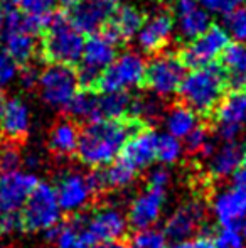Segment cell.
Instances as JSON below:
<instances>
[{
	"label": "cell",
	"instance_id": "obj_45",
	"mask_svg": "<svg viewBox=\"0 0 246 248\" xmlns=\"http://www.w3.org/2000/svg\"><path fill=\"white\" fill-rule=\"evenodd\" d=\"M17 78L20 79V85H22L24 88L30 90V88H34V86H37V81H39V73L36 71V68L27 66V68H24L22 71H19V76H17Z\"/></svg>",
	"mask_w": 246,
	"mask_h": 248
},
{
	"label": "cell",
	"instance_id": "obj_36",
	"mask_svg": "<svg viewBox=\"0 0 246 248\" xmlns=\"http://www.w3.org/2000/svg\"><path fill=\"white\" fill-rule=\"evenodd\" d=\"M216 248H246V238L240 232V226H221L214 236Z\"/></svg>",
	"mask_w": 246,
	"mask_h": 248
},
{
	"label": "cell",
	"instance_id": "obj_39",
	"mask_svg": "<svg viewBox=\"0 0 246 248\" xmlns=\"http://www.w3.org/2000/svg\"><path fill=\"white\" fill-rule=\"evenodd\" d=\"M19 76V64L3 49H0V88H5Z\"/></svg>",
	"mask_w": 246,
	"mask_h": 248
},
{
	"label": "cell",
	"instance_id": "obj_26",
	"mask_svg": "<svg viewBox=\"0 0 246 248\" xmlns=\"http://www.w3.org/2000/svg\"><path fill=\"white\" fill-rule=\"evenodd\" d=\"M164 124L167 128V134H171L175 139H186L194 128L199 125L197 122V113L190 110L189 107L182 105H175V107L169 108L165 111Z\"/></svg>",
	"mask_w": 246,
	"mask_h": 248
},
{
	"label": "cell",
	"instance_id": "obj_18",
	"mask_svg": "<svg viewBox=\"0 0 246 248\" xmlns=\"http://www.w3.org/2000/svg\"><path fill=\"white\" fill-rule=\"evenodd\" d=\"M118 7L112 0H83L71 7L68 17L79 32L93 34L108 22Z\"/></svg>",
	"mask_w": 246,
	"mask_h": 248
},
{
	"label": "cell",
	"instance_id": "obj_8",
	"mask_svg": "<svg viewBox=\"0 0 246 248\" xmlns=\"http://www.w3.org/2000/svg\"><path fill=\"white\" fill-rule=\"evenodd\" d=\"M54 189H56V196L62 211L79 213L88 208L95 194L103 187L98 172L83 174L78 170H69L58 179Z\"/></svg>",
	"mask_w": 246,
	"mask_h": 248
},
{
	"label": "cell",
	"instance_id": "obj_25",
	"mask_svg": "<svg viewBox=\"0 0 246 248\" xmlns=\"http://www.w3.org/2000/svg\"><path fill=\"white\" fill-rule=\"evenodd\" d=\"M79 128L72 120H61L49 134V149L58 155H71L78 149Z\"/></svg>",
	"mask_w": 246,
	"mask_h": 248
},
{
	"label": "cell",
	"instance_id": "obj_54",
	"mask_svg": "<svg viewBox=\"0 0 246 248\" xmlns=\"http://www.w3.org/2000/svg\"><path fill=\"white\" fill-rule=\"evenodd\" d=\"M0 157H2V145H0Z\"/></svg>",
	"mask_w": 246,
	"mask_h": 248
},
{
	"label": "cell",
	"instance_id": "obj_23",
	"mask_svg": "<svg viewBox=\"0 0 246 248\" xmlns=\"http://www.w3.org/2000/svg\"><path fill=\"white\" fill-rule=\"evenodd\" d=\"M243 150L240 144L234 140H226L223 145L214 149L211 157L207 159V169L214 179H226L233 176L243 157Z\"/></svg>",
	"mask_w": 246,
	"mask_h": 248
},
{
	"label": "cell",
	"instance_id": "obj_48",
	"mask_svg": "<svg viewBox=\"0 0 246 248\" xmlns=\"http://www.w3.org/2000/svg\"><path fill=\"white\" fill-rule=\"evenodd\" d=\"M79 2H83V0H61V3H64L66 7H72V5H76V3H79Z\"/></svg>",
	"mask_w": 246,
	"mask_h": 248
},
{
	"label": "cell",
	"instance_id": "obj_14",
	"mask_svg": "<svg viewBox=\"0 0 246 248\" xmlns=\"http://www.w3.org/2000/svg\"><path fill=\"white\" fill-rule=\"evenodd\" d=\"M206 216V208L199 199L186 201L165 219L164 235L167 240L174 242H184L189 240L201 228Z\"/></svg>",
	"mask_w": 246,
	"mask_h": 248
},
{
	"label": "cell",
	"instance_id": "obj_13",
	"mask_svg": "<svg viewBox=\"0 0 246 248\" xmlns=\"http://www.w3.org/2000/svg\"><path fill=\"white\" fill-rule=\"evenodd\" d=\"M216 132L224 142L234 140L246 125V90L238 88L226 93L214 108Z\"/></svg>",
	"mask_w": 246,
	"mask_h": 248
},
{
	"label": "cell",
	"instance_id": "obj_46",
	"mask_svg": "<svg viewBox=\"0 0 246 248\" xmlns=\"http://www.w3.org/2000/svg\"><path fill=\"white\" fill-rule=\"evenodd\" d=\"M233 181H234V186L246 191V149L243 150V157H241L240 164H238L236 170L233 174Z\"/></svg>",
	"mask_w": 246,
	"mask_h": 248
},
{
	"label": "cell",
	"instance_id": "obj_17",
	"mask_svg": "<svg viewBox=\"0 0 246 248\" xmlns=\"http://www.w3.org/2000/svg\"><path fill=\"white\" fill-rule=\"evenodd\" d=\"M165 206V189L148 186L131 201L128 209V226L135 230L152 228L160 219Z\"/></svg>",
	"mask_w": 246,
	"mask_h": 248
},
{
	"label": "cell",
	"instance_id": "obj_41",
	"mask_svg": "<svg viewBox=\"0 0 246 248\" xmlns=\"http://www.w3.org/2000/svg\"><path fill=\"white\" fill-rule=\"evenodd\" d=\"M167 248H216V243H214V236L201 233L184 242H174L172 245H167Z\"/></svg>",
	"mask_w": 246,
	"mask_h": 248
},
{
	"label": "cell",
	"instance_id": "obj_2",
	"mask_svg": "<svg viewBox=\"0 0 246 248\" xmlns=\"http://www.w3.org/2000/svg\"><path fill=\"white\" fill-rule=\"evenodd\" d=\"M230 75L224 66L213 62L186 73L177 93L181 95L182 103L197 115H209L226 95Z\"/></svg>",
	"mask_w": 246,
	"mask_h": 248
},
{
	"label": "cell",
	"instance_id": "obj_33",
	"mask_svg": "<svg viewBox=\"0 0 246 248\" xmlns=\"http://www.w3.org/2000/svg\"><path fill=\"white\" fill-rule=\"evenodd\" d=\"M184 147L181 144V139L172 137L171 134H162L159 135L157 140V160H160L162 164L169 166V164L177 162L182 157Z\"/></svg>",
	"mask_w": 246,
	"mask_h": 248
},
{
	"label": "cell",
	"instance_id": "obj_28",
	"mask_svg": "<svg viewBox=\"0 0 246 248\" xmlns=\"http://www.w3.org/2000/svg\"><path fill=\"white\" fill-rule=\"evenodd\" d=\"M49 235V238L54 242L56 248H89L91 242L88 240V236L83 232L81 223H78V219L68 225H58L53 230L46 232Z\"/></svg>",
	"mask_w": 246,
	"mask_h": 248
},
{
	"label": "cell",
	"instance_id": "obj_5",
	"mask_svg": "<svg viewBox=\"0 0 246 248\" xmlns=\"http://www.w3.org/2000/svg\"><path fill=\"white\" fill-rule=\"evenodd\" d=\"M120 41L110 32L106 27H101L96 32L89 34L85 39L81 59L78 62V81L83 86H95L100 75L112 64L118 54Z\"/></svg>",
	"mask_w": 246,
	"mask_h": 248
},
{
	"label": "cell",
	"instance_id": "obj_50",
	"mask_svg": "<svg viewBox=\"0 0 246 248\" xmlns=\"http://www.w3.org/2000/svg\"><path fill=\"white\" fill-rule=\"evenodd\" d=\"M3 107H5V100H3V96L0 95V117H2V111H3Z\"/></svg>",
	"mask_w": 246,
	"mask_h": 248
},
{
	"label": "cell",
	"instance_id": "obj_49",
	"mask_svg": "<svg viewBox=\"0 0 246 248\" xmlns=\"http://www.w3.org/2000/svg\"><path fill=\"white\" fill-rule=\"evenodd\" d=\"M240 232L243 233V236L246 238V216H245V219H243V221L240 223Z\"/></svg>",
	"mask_w": 246,
	"mask_h": 248
},
{
	"label": "cell",
	"instance_id": "obj_43",
	"mask_svg": "<svg viewBox=\"0 0 246 248\" xmlns=\"http://www.w3.org/2000/svg\"><path fill=\"white\" fill-rule=\"evenodd\" d=\"M24 230L20 213H9V215H0V232L3 233H17Z\"/></svg>",
	"mask_w": 246,
	"mask_h": 248
},
{
	"label": "cell",
	"instance_id": "obj_44",
	"mask_svg": "<svg viewBox=\"0 0 246 248\" xmlns=\"http://www.w3.org/2000/svg\"><path fill=\"white\" fill-rule=\"evenodd\" d=\"M169 181H171V174H169L167 169L164 167H159V169H154L148 176V186L152 187H159V189H165L169 186Z\"/></svg>",
	"mask_w": 246,
	"mask_h": 248
},
{
	"label": "cell",
	"instance_id": "obj_16",
	"mask_svg": "<svg viewBox=\"0 0 246 248\" xmlns=\"http://www.w3.org/2000/svg\"><path fill=\"white\" fill-rule=\"evenodd\" d=\"M157 140L159 134L152 128H137L125 142L118 159L133 170L140 172L147 169L154 160H157Z\"/></svg>",
	"mask_w": 246,
	"mask_h": 248
},
{
	"label": "cell",
	"instance_id": "obj_40",
	"mask_svg": "<svg viewBox=\"0 0 246 248\" xmlns=\"http://www.w3.org/2000/svg\"><path fill=\"white\" fill-rule=\"evenodd\" d=\"M184 140H186V149L189 150L190 154H199L201 150L204 149V145L211 140V137H209V134H207L206 128L197 125Z\"/></svg>",
	"mask_w": 246,
	"mask_h": 248
},
{
	"label": "cell",
	"instance_id": "obj_6",
	"mask_svg": "<svg viewBox=\"0 0 246 248\" xmlns=\"http://www.w3.org/2000/svg\"><path fill=\"white\" fill-rule=\"evenodd\" d=\"M61 206L56 196V189L49 183H37L27 201L24 202L20 218L27 232H49L59 225Z\"/></svg>",
	"mask_w": 246,
	"mask_h": 248
},
{
	"label": "cell",
	"instance_id": "obj_38",
	"mask_svg": "<svg viewBox=\"0 0 246 248\" xmlns=\"http://www.w3.org/2000/svg\"><path fill=\"white\" fill-rule=\"evenodd\" d=\"M197 2L209 14H216V16H228L246 5V0H197Z\"/></svg>",
	"mask_w": 246,
	"mask_h": 248
},
{
	"label": "cell",
	"instance_id": "obj_24",
	"mask_svg": "<svg viewBox=\"0 0 246 248\" xmlns=\"http://www.w3.org/2000/svg\"><path fill=\"white\" fill-rule=\"evenodd\" d=\"M144 20V14L138 9L131 5H120L103 27H106L122 43V41L131 39V37L137 36Z\"/></svg>",
	"mask_w": 246,
	"mask_h": 248
},
{
	"label": "cell",
	"instance_id": "obj_3",
	"mask_svg": "<svg viewBox=\"0 0 246 248\" xmlns=\"http://www.w3.org/2000/svg\"><path fill=\"white\" fill-rule=\"evenodd\" d=\"M85 34L71 24L68 16H54L43 37V54L53 64L74 66L81 59Z\"/></svg>",
	"mask_w": 246,
	"mask_h": 248
},
{
	"label": "cell",
	"instance_id": "obj_1",
	"mask_svg": "<svg viewBox=\"0 0 246 248\" xmlns=\"http://www.w3.org/2000/svg\"><path fill=\"white\" fill-rule=\"evenodd\" d=\"M142 124L133 118H110V120L88 122L79 132V160L91 169H100L112 164L122 152L125 142Z\"/></svg>",
	"mask_w": 246,
	"mask_h": 248
},
{
	"label": "cell",
	"instance_id": "obj_15",
	"mask_svg": "<svg viewBox=\"0 0 246 248\" xmlns=\"http://www.w3.org/2000/svg\"><path fill=\"white\" fill-rule=\"evenodd\" d=\"M39 183L30 172L9 170L0 176V215L20 213L24 202Z\"/></svg>",
	"mask_w": 246,
	"mask_h": 248
},
{
	"label": "cell",
	"instance_id": "obj_42",
	"mask_svg": "<svg viewBox=\"0 0 246 248\" xmlns=\"http://www.w3.org/2000/svg\"><path fill=\"white\" fill-rule=\"evenodd\" d=\"M22 162L20 152L15 147H5L2 149V157H0V169H3L5 172L9 170H17Z\"/></svg>",
	"mask_w": 246,
	"mask_h": 248
},
{
	"label": "cell",
	"instance_id": "obj_31",
	"mask_svg": "<svg viewBox=\"0 0 246 248\" xmlns=\"http://www.w3.org/2000/svg\"><path fill=\"white\" fill-rule=\"evenodd\" d=\"M96 98L98 95L93 92H81L79 90L66 110L69 111L72 118L76 120H86V122H96Z\"/></svg>",
	"mask_w": 246,
	"mask_h": 248
},
{
	"label": "cell",
	"instance_id": "obj_53",
	"mask_svg": "<svg viewBox=\"0 0 246 248\" xmlns=\"http://www.w3.org/2000/svg\"><path fill=\"white\" fill-rule=\"evenodd\" d=\"M0 29H2V12H0Z\"/></svg>",
	"mask_w": 246,
	"mask_h": 248
},
{
	"label": "cell",
	"instance_id": "obj_19",
	"mask_svg": "<svg viewBox=\"0 0 246 248\" xmlns=\"http://www.w3.org/2000/svg\"><path fill=\"white\" fill-rule=\"evenodd\" d=\"M174 26L181 39L186 43L196 39L211 26V14L197 0H175L174 2Z\"/></svg>",
	"mask_w": 246,
	"mask_h": 248
},
{
	"label": "cell",
	"instance_id": "obj_34",
	"mask_svg": "<svg viewBox=\"0 0 246 248\" xmlns=\"http://www.w3.org/2000/svg\"><path fill=\"white\" fill-rule=\"evenodd\" d=\"M131 248H167V238L164 232L155 228L137 230L131 238Z\"/></svg>",
	"mask_w": 246,
	"mask_h": 248
},
{
	"label": "cell",
	"instance_id": "obj_32",
	"mask_svg": "<svg viewBox=\"0 0 246 248\" xmlns=\"http://www.w3.org/2000/svg\"><path fill=\"white\" fill-rule=\"evenodd\" d=\"M130 115L133 120L137 122H152L157 120L162 115V103L157 95H148V96H138V98H131Z\"/></svg>",
	"mask_w": 246,
	"mask_h": 248
},
{
	"label": "cell",
	"instance_id": "obj_21",
	"mask_svg": "<svg viewBox=\"0 0 246 248\" xmlns=\"http://www.w3.org/2000/svg\"><path fill=\"white\" fill-rule=\"evenodd\" d=\"M211 209L221 226H240L246 216V191L240 187H226L214 194Z\"/></svg>",
	"mask_w": 246,
	"mask_h": 248
},
{
	"label": "cell",
	"instance_id": "obj_47",
	"mask_svg": "<svg viewBox=\"0 0 246 248\" xmlns=\"http://www.w3.org/2000/svg\"><path fill=\"white\" fill-rule=\"evenodd\" d=\"M89 248H131L128 245H125L122 242H108V243H95Z\"/></svg>",
	"mask_w": 246,
	"mask_h": 248
},
{
	"label": "cell",
	"instance_id": "obj_35",
	"mask_svg": "<svg viewBox=\"0 0 246 248\" xmlns=\"http://www.w3.org/2000/svg\"><path fill=\"white\" fill-rule=\"evenodd\" d=\"M224 17H226V31L230 37H234L236 43L246 44V5Z\"/></svg>",
	"mask_w": 246,
	"mask_h": 248
},
{
	"label": "cell",
	"instance_id": "obj_52",
	"mask_svg": "<svg viewBox=\"0 0 246 248\" xmlns=\"http://www.w3.org/2000/svg\"><path fill=\"white\" fill-rule=\"evenodd\" d=\"M112 2H113V3H116V5H120V3H122L123 0H112Z\"/></svg>",
	"mask_w": 246,
	"mask_h": 248
},
{
	"label": "cell",
	"instance_id": "obj_22",
	"mask_svg": "<svg viewBox=\"0 0 246 248\" xmlns=\"http://www.w3.org/2000/svg\"><path fill=\"white\" fill-rule=\"evenodd\" d=\"M30 128V110L26 101L20 98H10L5 101L2 117H0V130L10 140H20L29 134Z\"/></svg>",
	"mask_w": 246,
	"mask_h": 248
},
{
	"label": "cell",
	"instance_id": "obj_10",
	"mask_svg": "<svg viewBox=\"0 0 246 248\" xmlns=\"http://www.w3.org/2000/svg\"><path fill=\"white\" fill-rule=\"evenodd\" d=\"M79 86L81 85L72 66L51 62L44 71L39 73L37 88H39L41 98L49 107L66 108L72 96L79 92Z\"/></svg>",
	"mask_w": 246,
	"mask_h": 248
},
{
	"label": "cell",
	"instance_id": "obj_7",
	"mask_svg": "<svg viewBox=\"0 0 246 248\" xmlns=\"http://www.w3.org/2000/svg\"><path fill=\"white\" fill-rule=\"evenodd\" d=\"M145 66L147 62L138 52H120L100 75L95 86L100 93H127L145 81Z\"/></svg>",
	"mask_w": 246,
	"mask_h": 248
},
{
	"label": "cell",
	"instance_id": "obj_29",
	"mask_svg": "<svg viewBox=\"0 0 246 248\" xmlns=\"http://www.w3.org/2000/svg\"><path fill=\"white\" fill-rule=\"evenodd\" d=\"M98 174H100V181H101L103 189H105V187H108V189H125V187H128L130 184H133L138 172L116 157L112 164L105 166V169Z\"/></svg>",
	"mask_w": 246,
	"mask_h": 248
},
{
	"label": "cell",
	"instance_id": "obj_12",
	"mask_svg": "<svg viewBox=\"0 0 246 248\" xmlns=\"http://www.w3.org/2000/svg\"><path fill=\"white\" fill-rule=\"evenodd\" d=\"M81 226L91 245H95V243L120 242V238L127 235L128 221L127 216L118 208L103 206L93 211L86 219H83Z\"/></svg>",
	"mask_w": 246,
	"mask_h": 248
},
{
	"label": "cell",
	"instance_id": "obj_20",
	"mask_svg": "<svg viewBox=\"0 0 246 248\" xmlns=\"http://www.w3.org/2000/svg\"><path fill=\"white\" fill-rule=\"evenodd\" d=\"M175 31L174 19L171 14L167 12H157L150 16L147 20H144L140 31L137 32L135 39H137V46L144 52L152 54V52H159L167 46L171 41L172 34Z\"/></svg>",
	"mask_w": 246,
	"mask_h": 248
},
{
	"label": "cell",
	"instance_id": "obj_27",
	"mask_svg": "<svg viewBox=\"0 0 246 248\" xmlns=\"http://www.w3.org/2000/svg\"><path fill=\"white\" fill-rule=\"evenodd\" d=\"M131 96L128 93H100L96 98V120L125 118L130 115Z\"/></svg>",
	"mask_w": 246,
	"mask_h": 248
},
{
	"label": "cell",
	"instance_id": "obj_11",
	"mask_svg": "<svg viewBox=\"0 0 246 248\" xmlns=\"http://www.w3.org/2000/svg\"><path fill=\"white\" fill-rule=\"evenodd\" d=\"M231 43L226 27L211 24L201 36L189 41L181 51V61L186 68H203V66L213 64L223 56L224 49Z\"/></svg>",
	"mask_w": 246,
	"mask_h": 248
},
{
	"label": "cell",
	"instance_id": "obj_9",
	"mask_svg": "<svg viewBox=\"0 0 246 248\" xmlns=\"http://www.w3.org/2000/svg\"><path fill=\"white\" fill-rule=\"evenodd\" d=\"M186 73V66L179 56L162 52L147 62L144 83L159 98H169L179 92Z\"/></svg>",
	"mask_w": 246,
	"mask_h": 248
},
{
	"label": "cell",
	"instance_id": "obj_30",
	"mask_svg": "<svg viewBox=\"0 0 246 248\" xmlns=\"http://www.w3.org/2000/svg\"><path fill=\"white\" fill-rule=\"evenodd\" d=\"M223 66L230 75V81L240 83L246 75V44L230 43L223 52Z\"/></svg>",
	"mask_w": 246,
	"mask_h": 248
},
{
	"label": "cell",
	"instance_id": "obj_4",
	"mask_svg": "<svg viewBox=\"0 0 246 248\" xmlns=\"http://www.w3.org/2000/svg\"><path fill=\"white\" fill-rule=\"evenodd\" d=\"M0 12H2V29H0L2 49L17 64H27L37 49L36 34H32L26 27L24 14L17 9L12 0H2Z\"/></svg>",
	"mask_w": 246,
	"mask_h": 248
},
{
	"label": "cell",
	"instance_id": "obj_51",
	"mask_svg": "<svg viewBox=\"0 0 246 248\" xmlns=\"http://www.w3.org/2000/svg\"><path fill=\"white\" fill-rule=\"evenodd\" d=\"M240 86H243V90H246V75L243 76V78L240 79V83H238Z\"/></svg>",
	"mask_w": 246,
	"mask_h": 248
},
{
	"label": "cell",
	"instance_id": "obj_37",
	"mask_svg": "<svg viewBox=\"0 0 246 248\" xmlns=\"http://www.w3.org/2000/svg\"><path fill=\"white\" fill-rule=\"evenodd\" d=\"M26 16H54L58 0H12Z\"/></svg>",
	"mask_w": 246,
	"mask_h": 248
}]
</instances>
